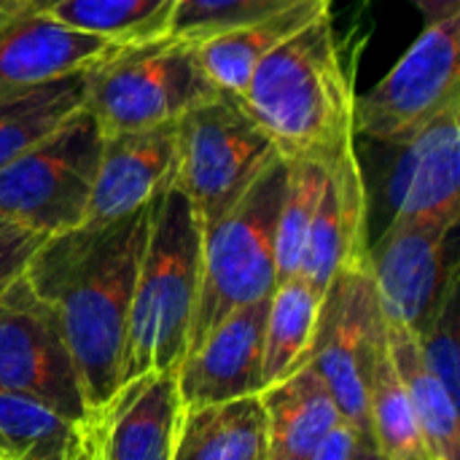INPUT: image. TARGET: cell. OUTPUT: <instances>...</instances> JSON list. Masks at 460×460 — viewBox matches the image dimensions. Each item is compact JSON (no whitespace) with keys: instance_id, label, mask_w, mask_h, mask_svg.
<instances>
[{"instance_id":"cell-32","label":"cell","mask_w":460,"mask_h":460,"mask_svg":"<svg viewBox=\"0 0 460 460\" xmlns=\"http://www.w3.org/2000/svg\"><path fill=\"white\" fill-rule=\"evenodd\" d=\"M62 0H0V30L22 19L46 16Z\"/></svg>"},{"instance_id":"cell-18","label":"cell","mask_w":460,"mask_h":460,"mask_svg":"<svg viewBox=\"0 0 460 460\" xmlns=\"http://www.w3.org/2000/svg\"><path fill=\"white\" fill-rule=\"evenodd\" d=\"M332 5L334 0H299L278 13L197 40L194 57L205 81L218 94L240 97L261 59L272 54L280 43L294 38L299 30L313 24L318 16L332 11Z\"/></svg>"},{"instance_id":"cell-4","label":"cell","mask_w":460,"mask_h":460,"mask_svg":"<svg viewBox=\"0 0 460 460\" xmlns=\"http://www.w3.org/2000/svg\"><path fill=\"white\" fill-rule=\"evenodd\" d=\"M283 183L286 159H278L229 213L202 229L199 288L186 353L226 315L275 291V226Z\"/></svg>"},{"instance_id":"cell-3","label":"cell","mask_w":460,"mask_h":460,"mask_svg":"<svg viewBox=\"0 0 460 460\" xmlns=\"http://www.w3.org/2000/svg\"><path fill=\"white\" fill-rule=\"evenodd\" d=\"M202 226L172 183L154 199L129 305L121 383L181 367L199 288ZM119 383V385H121Z\"/></svg>"},{"instance_id":"cell-12","label":"cell","mask_w":460,"mask_h":460,"mask_svg":"<svg viewBox=\"0 0 460 460\" xmlns=\"http://www.w3.org/2000/svg\"><path fill=\"white\" fill-rule=\"evenodd\" d=\"M394 148L383 183L385 224L456 229L460 216V102Z\"/></svg>"},{"instance_id":"cell-37","label":"cell","mask_w":460,"mask_h":460,"mask_svg":"<svg viewBox=\"0 0 460 460\" xmlns=\"http://www.w3.org/2000/svg\"><path fill=\"white\" fill-rule=\"evenodd\" d=\"M0 226H3V221H0Z\"/></svg>"},{"instance_id":"cell-16","label":"cell","mask_w":460,"mask_h":460,"mask_svg":"<svg viewBox=\"0 0 460 460\" xmlns=\"http://www.w3.org/2000/svg\"><path fill=\"white\" fill-rule=\"evenodd\" d=\"M175 124L102 137L84 224H111L146 210L175 183Z\"/></svg>"},{"instance_id":"cell-2","label":"cell","mask_w":460,"mask_h":460,"mask_svg":"<svg viewBox=\"0 0 460 460\" xmlns=\"http://www.w3.org/2000/svg\"><path fill=\"white\" fill-rule=\"evenodd\" d=\"M237 100L272 140L280 159L329 162L356 143V89L332 11L267 54Z\"/></svg>"},{"instance_id":"cell-15","label":"cell","mask_w":460,"mask_h":460,"mask_svg":"<svg viewBox=\"0 0 460 460\" xmlns=\"http://www.w3.org/2000/svg\"><path fill=\"white\" fill-rule=\"evenodd\" d=\"M267 302L234 310L183 356L175 369L183 410L259 396L267 388L261 375Z\"/></svg>"},{"instance_id":"cell-33","label":"cell","mask_w":460,"mask_h":460,"mask_svg":"<svg viewBox=\"0 0 460 460\" xmlns=\"http://www.w3.org/2000/svg\"><path fill=\"white\" fill-rule=\"evenodd\" d=\"M407 3L415 5L426 16V24L460 13V0H407Z\"/></svg>"},{"instance_id":"cell-20","label":"cell","mask_w":460,"mask_h":460,"mask_svg":"<svg viewBox=\"0 0 460 460\" xmlns=\"http://www.w3.org/2000/svg\"><path fill=\"white\" fill-rule=\"evenodd\" d=\"M270 429L259 396L183 410L172 460H267Z\"/></svg>"},{"instance_id":"cell-5","label":"cell","mask_w":460,"mask_h":460,"mask_svg":"<svg viewBox=\"0 0 460 460\" xmlns=\"http://www.w3.org/2000/svg\"><path fill=\"white\" fill-rule=\"evenodd\" d=\"M175 186L202 229L229 213L280 159L237 97L213 92L175 121Z\"/></svg>"},{"instance_id":"cell-31","label":"cell","mask_w":460,"mask_h":460,"mask_svg":"<svg viewBox=\"0 0 460 460\" xmlns=\"http://www.w3.org/2000/svg\"><path fill=\"white\" fill-rule=\"evenodd\" d=\"M361 442H367L364 437H358L350 426H337L326 439H323V445L318 447V453H315V458L313 460H353V453H356V447L361 445Z\"/></svg>"},{"instance_id":"cell-35","label":"cell","mask_w":460,"mask_h":460,"mask_svg":"<svg viewBox=\"0 0 460 460\" xmlns=\"http://www.w3.org/2000/svg\"><path fill=\"white\" fill-rule=\"evenodd\" d=\"M353 460H380V456H377V450H375L372 442H361L356 447V453H353Z\"/></svg>"},{"instance_id":"cell-24","label":"cell","mask_w":460,"mask_h":460,"mask_svg":"<svg viewBox=\"0 0 460 460\" xmlns=\"http://www.w3.org/2000/svg\"><path fill=\"white\" fill-rule=\"evenodd\" d=\"M367 415L369 437L380 460H431L407 388L388 356L385 326L367 372Z\"/></svg>"},{"instance_id":"cell-23","label":"cell","mask_w":460,"mask_h":460,"mask_svg":"<svg viewBox=\"0 0 460 460\" xmlns=\"http://www.w3.org/2000/svg\"><path fill=\"white\" fill-rule=\"evenodd\" d=\"M86 73L0 97V170L84 108Z\"/></svg>"},{"instance_id":"cell-26","label":"cell","mask_w":460,"mask_h":460,"mask_svg":"<svg viewBox=\"0 0 460 460\" xmlns=\"http://www.w3.org/2000/svg\"><path fill=\"white\" fill-rule=\"evenodd\" d=\"M172 8L175 0H62L46 16L111 43L129 46L164 38Z\"/></svg>"},{"instance_id":"cell-9","label":"cell","mask_w":460,"mask_h":460,"mask_svg":"<svg viewBox=\"0 0 460 460\" xmlns=\"http://www.w3.org/2000/svg\"><path fill=\"white\" fill-rule=\"evenodd\" d=\"M380 337L383 313L369 261H364L340 272L326 288L307 367L332 394L342 423L367 442H372L367 415V372Z\"/></svg>"},{"instance_id":"cell-28","label":"cell","mask_w":460,"mask_h":460,"mask_svg":"<svg viewBox=\"0 0 460 460\" xmlns=\"http://www.w3.org/2000/svg\"><path fill=\"white\" fill-rule=\"evenodd\" d=\"M299 0H175L167 35L178 40H205L253 19L278 13Z\"/></svg>"},{"instance_id":"cell-25","label":"cell","mask_w":460,"mask_h":460,"mask_svg":"<svg viewBox=\"0 0 460 460\" xmlns=\"http://www.w3.org/2000/svg\"><path fill=\"white\" fill-rule=\"evenodd\" d=\"M81 426L32 399L0 391V460H70Z\"/></svg>"},{"instance_id":"cell-21","label":"cell","mask_w":460,"mask_h":460,"mask_svg":"<svg viewBox=\"0 0 460 460\" xmlns=\"http://www.w3.org/2000/svg\"><path fill=\"white\" fill-rule=\"evenodd\" d=\"M388 356L407 388L410 404L415 410V420L420 437L426 442L431 460H458L460 429L458 402L447 394V388L429 372L418 340L410 329L391 323L383 318Z\"/></svg>"},{"instance_id":"cell-34","label":"cell","mask_w":460,"mask_h":460,"mask_svg":"<svg viewBox=\"0 0 460 460\" xmlns=\"http://www.w3.org/2000/svg\"><path fill=\"white\" fill-rule=\"evenodd\" d=\"M70 460H94V450H92V442H89V434L84 431V426H81V439H78Z\"/></svg>"},{"instance_id":"cell-29","label":"cell","mask_w":460,"mask_h":460,"mask_svg":"<svg viewBox=\"0 0 460 460\" xmlns=\"http://www.w3.org/2000/svg\"><path fill=\"white\" fill-rule=\"evenodd\" d=\"M429 372L447 388V394L460 399V342H458V278L450 283L437 315L415 337Z\"/></svg>"},{"instance_id":"cell-14","label":"cell","mask_w":460,"mask_h":460,"mask_svg":"<svg viewBox=\"0 0 460 460\" xmlns=\"http://www.w3.org/2000/svg\"><path fill=\"white\" fill-rule=\"evenodd\" d=\"M369 189L356 143H350L326 162V183L310 224L299 278L326 294L340 272L369 261Z\"/></svg>"},{"instance_id":"cell-8","label":"cell","mask_w":460,"mask_h":460,"mask_svg":"<svg viewBox=\"0 0 460 460\" xmlns=\"http://www.w3.org/2000/svg\"><path fill=\"white\" fill-rule=\"evenodd\" d=\"M460 102V13L431 22L399 62L356 94V137L396 146Z\"/></svg>"},{"instance_id":"cell-19","label":"cell","mask_w":460,"mask_h":460,"mask_svg":"<svg viewBox=\"0 0 460 460\" xmlns=\"http://www.w3.org/2000/svg\"><path fill=\"white\" fill-rule=\"evenodd\" d=\"M261 404L270 429L267 460H313L323 439L342 426L332 394L310 367L261 391Z\"/></svg>"},{"instance_id":"cell-27","label":"cell","mask_w":460,"mask_h":460,"mask_svg":"<svg viewBox=\"0 0 460 460\" xmlns=\"http://www.w3.org/2000/svg\"><path fill=\"white\" fill-rule=\"evenodd\" d=\"M326 183V162L286 159V183L275 226V267L278 283L296 278L310 234V224Z\"/></svg>"},{"instance_id":"cell-11","label":"cell","mask_w":460,"mask_h":460,"mask_svg":"<svg viewBox=\"0 0 460 460\" xmlns=\"http://www.w3.org/2000/svg\"><path fill=\"white\" fill-rule=\"evenodd\" d=\"M453 232L431 224H388L369 243V272L380 313L415 337L431 323L458 278L450 256Z\"/></svg>"},{"instance_id":"cell-10","label":"cell","mask_w":460,"mask_h":460,"mask_svg":"<svg viewBox=\"0 0 460 460\" xmlns=\"http://www.w3.org/2000/svg\"><path fill=\"white\" fill-rule=\"evenodd\" d=\"M0 391L32 399L73 423L89 418L75 361L24 275L0 296Z\"/></svg>"},{"instance_id":"cell-13","label":"cell","mask_w":460,"mask_h":460,"mask_svg":"<svg viewBox=\"0 0 460 460\" xmlns=\"http://www.w3.org/2000/svg\"><path fill=\"white\" fill-rule=\"evenodd\" d=\"M181 415L175 369L146 372L124 380L84 429L97 460H172Z\"/></svg>"},{"instance_id":"cell-30","label":"cell","mask_w":460,"mask_h":460,"mask_svg":"<svg viewBox=\"0 0 460 460\" xmlns=\"http://www.w3.org/2000/svg\"><path fill=\"white\" fill-rule=\"evenodd\" d=\"M43 240L46 237L13 224L0 226V296L24 275L30 259L35 256Z\"/></svg>"},{"instance_id":"cell-36","label":"cell","mask_w":460,"mask_h":460,"mask_svg":"<svg viewBox=\"0 0 460 460\" xmlns=\"http://www.w3.org/2000/svg\"><path fill=\"white\" fill-rule=\"evenodd\" d=\"M84 431H86V429H84ZM89 442H92V439H89ZM92 450H94V447H92ZM94 460H97V456H94Z\"/></svg>"},{"instance_id":"cell-22","label":"cell","mask_w":460,"mask_h":460,"mask_svg":"<svg viewBox=\"0 0 460 460\" xmlns=\"http://www.w3.org/2000/svg\"><path fill=\"white\" fill-rule=\"evenodd\" d=\"M321 305L323 294L299 275L278 283L270 294L261 345V375L267 388L307 367L318 334Z\"/></svg>"},{"instance_id":"cell-6","label":"cell","mask_w":460,"mask_h":460,"mask_svg":"<svg viewBox=\"0 0 460 460\" xmlns=\"http://www.w3.org/2000/svg\"><path fill=\"white\" fill-rule=\"evenodd\" d=\"M210 94L213 86L197 65L194 43L164 35L119 46L97 62L86 73L84 108L108 137L170 127Z\"/></svg>"},{"instance_id":"cell-1","label":"cell","mask_w":460,"mask_h":460,"mask_svg":"<svg viewBox=\"0 0 460 460\" xmlns=\"http://www.w3.org/2000/svg\"><path fill=\"white\" fill-rule=\"evenodd\" d=\"M151 205L111 224H84L46 237L24 270L27 286L54 315L75 361L89 415L121 383L127 321Z\"/></svg>"},{"instance_id":"cell-7","label":"cell","mask_w":460,"mask_h":460,"mask_svg":"<svg viewBox=\"0 0 460 460\" xmlns=\"http://www.w3.org/2000/svg\"><path fill=\"white\" fill-rule=\"evenodd\" d=\"M100 151L102 132L81 108L0 170V221L40 237L84 226Z\"/></svg>"},{"instance_id":"cell-17","label":"cell","mask_w":460,"mask_h":460,"mask_svg":"<svg viewBox=\"0 0 460 460\" xmlns=\"http://www.w3.org/2000/svg\"><path fill=\"white\" fill-rule=\"evenodd\" d=\"M119 43L73 30L51 16H32L0 30V97L86 73Z\"/></svg>"}]
</instances>
